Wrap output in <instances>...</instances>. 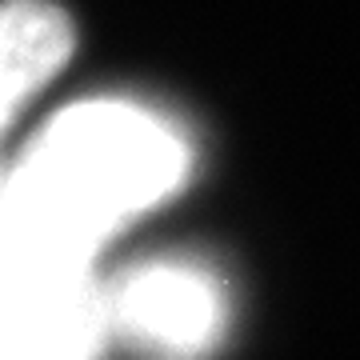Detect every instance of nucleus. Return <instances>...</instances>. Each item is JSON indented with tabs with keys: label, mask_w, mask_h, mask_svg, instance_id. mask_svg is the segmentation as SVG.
<instances>
[{
	"label": "nucleus",
	"mask_w": 360,
	"mask_h": 360,
	"mask_svg": "<svg viewBox=\"0 0 360 360\" xmlns=\"http://www.w3.org/2000/svg\"><path fill=\"white\" fill-rule=\"evenodd\" d=\"M108 336L92 257L0 208V360H96Z\"/></svg>",
	"instance_id": "f03ea898"
},
{
	"label": "nucleus",
	"mask_w": 360,
	"mask_h": 360,
	"mask_svg": "<svg viewBox=\"0 0 360 360\" xmlns=\"http://www.w3.org/2000/svg\"><path fill=\"white\" fill-rule=\"evenodd\" d=\"M224 292L196 264L153 260L108 288V328L160 360H196L224 333Z\"/></svg>",
	"instance_id": "7ed1b4c3"
},
{
	"label": "nucleus",
	"mask_w": 360,
	"mask_h": 360,
	"mask_svg": "<svg viewBox=\"0 0 360 360\" xmlns=\"http://www.w3.org/2000/svg\"><path fill=\"white\" fill-rule=\"evenodd\" d=\"M188 144L132 101H80L0 165V208L49 240L96 260V248L153 212L188 176Z\"/></svg>",
	"instance_id": "f257e3e1"
},
{
	"label": "nucleus",
	"mask_w": 360,
	"mask_h": 360,
	"mask_svg": "<svg viewBox=\"0 0 360 360\" xmlns=\"http://www.w3.org/2000/svg\"><path fill=\"white\" fill-rule=\"evenodd\" d=\"M77 28L56 0H0V136L72 60Z\"/></svg>",
	"instance_id": "20e7f679"
}]
</instances>
